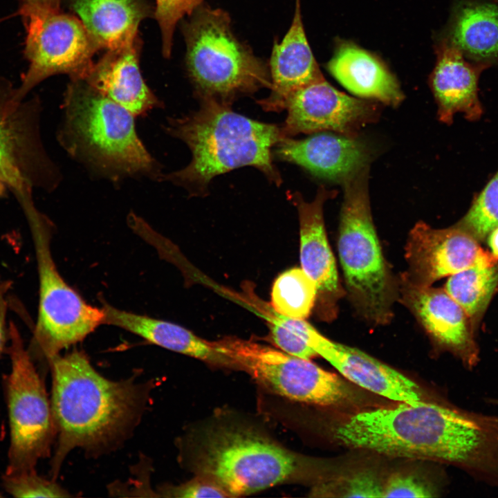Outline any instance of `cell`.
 Instances as JSON below:
<instances>
[{
	"label": "cell",
	"mask_w": 498,
	"mask_h": 498,
	"mask_svg": "<svg viewBox=\"0 0 498 498\" xmlns=\"http://www.w3.org/2000/svg\"><path fill=\"white\" fill-rule=\"evenodd\" d=\"M344 445L455 465L498 488V416L443 403H403L359 412L337 425Z\"/></svg>",
	"instance_id": "6da1fadb"
},
{
	"label": "cell",
	"mask_w": 498,
	"mask_h": 498,
	"mask_svg": "<svg viewBox=\"0 0 498 498\" xmlns=\"http://www.w3.org/2000/svg\"><path fill=\"white\" fill-rule=\"evenodd\" d=\"M47 360L52 374L50 405L57 436L51 463L55 479L71 450L102 448L123 437L144 409L146 388L133 380L106 378L79 351L59 353Z\"/></svg>",
	"instance_id": "7a4b0ae2"
},
{
	"label": "cell",
	"mask_w": 498,
	"mask_h": 498,
	"mask_svg": "<svg viewBox=\"0 0 498 498\" xmlns=\"http://www.w3.org/2000/svg\"><path fill=\"white\" fill-rule=\"evenodd\" d=\"M56 138L91 176L115 185L127 179L160 182V163L138 135L136 117L84 79L71 80Z\"/></svg>",
	"instance_id": "3957f363"
},
{
	"label": "cell",
	"mask_w": 498,
	"mask_h": 498,
	"mask_svg": "<svg viewBox=\"0 0 498 498\" xmlns=\"http://www.w3.org/2000/svg\"><path fill=\"white\" fill-rule=\"evenodd\" d=\"M199 110L179 118H168L165 131L181 140L192 159L183 169L164 173L160 182H170L190 194H203L216 176L252 166L277 185L282 183L273 164L271 149L284 137L277 125L248 118L230 104L201 98Z\"/></svg>",
	"instance_id": "277c9868"
},
{
	"label": "cell",
	"mask_w": 498,
	"mask_h": 498,
	"mask_svg": "<svg viewBox=\"0 0 498 498\" xmlns=\"http://www.w3.org/2000/svg\"><path fill=\"white\" fill-rule=\"evenodd\" d=\"M192 465L230 497L250 495L286 481L305 479L311 461L248 428L208 430L195 447Z\"/></svg>",
	"instance_id": "5b68a950"
},
{
	"label": "cell",
	"mask_w": 498,
	"mask_h": 498,
	"mask_svg": "<svg viewBox=\"0 0 498 498\" xmlns=\"http://www.w3.org/2000/svg\"><path fill=\"white\" fill-rule=\"evenodd\" d=\"M368 166L343 183L338 250L349 298L366 321L387 324L393 315V278L374 225Z\"/></svg>",
	"instance_id": "8992f818"
},
{
	"label": "cell",
	"mask_w": 498,
	"mask_h": 498,
	"mask_svg": "<svg viewBox=\"0 0 498 498\" xmlns=\"http://www.w3.org/2000/svg\"><path fill=\"white\" fill-rule=\"evenodd\" d=\"M183 23L185 63L196 94L230 104L241 94L271 87L269 68L234 34L228 14L200 5Z\"/></svg>",
	"instance_id": "52a82bcc"
},
{
	"label": "cell",
	"mask_w": 498,
	"mask_h": 498,
	"mask_svg": "<svg viewBox=\"0 0 498 498\" xmlns=\"http://www.w3.org/2000/svg\"><path fill=\"white\" fill-rule=\"evenodd\" d=\"M42 111L37 97L19 99L17 87L0 77V181L23 211L35 205V190L52 192L62 180L42 140Z\"/></svg>",
	"instance_id": "ba28073f"
},
{
	"label": "cell",
	"mask_w": 498,
	"mask_h": 498,
	"mask_svg": "<svg viewBox=\"0 0 498 498\" xmlns=\"http://www.w3.org/2000/svg\"><path fill=\"white\" fill-rule=\"evenodd\" d=\"M39 277V306L32 349L46 360L84 340L103 324L104 313L86 303L59 274L50 249L52 223L39 210L26 217Z\"/></svg>",
	"instance_id": "9c48e42d"
},
{
	"label": "cell",
	"mask_w": 498,
	"mask_h": 498,
	"mask_svg": "<svg viewBox=\"0 0 498 498\" xmlns=\"http://www.w3.org/2000/svg\"><path fill=\"white\" fill-rule=\"evenodd\" d=\"M10 371L5 379L10 441L5 473L35 469L56 436L44 383L14 322L8 324Z\"/></svg>",
	"instance_id": "30bf717a"
},
{
	"label": "cell",
	"mask_w": 498,
	"mask_h": 498,
	"mask_svg": "<svg viewBox=\"0 0 498 498\" xmlns=\"http://www.w3.org/2000/svg\"><path fill=\"white\" fill-rule=\"evenodd\" d=\"M216 349L242 370L273 391L293 400L333 406L354 399L349 386L340 377L311 360L250 340L226 337L214 341Z\"/></svg>",
	"instance_id": "8fae6325"
},
{
	"label": "cell",
	"mask_w": 498,
	"mask_h": 498,
	"mask_svg": "<svg viewBox=\"0 0 498 498\" xmlns=\"http://www.w3.org/2000/svg\"><path fill=\"white\" fill-rule=\"evenodd\" d=\"M19 12L26 24L28 68L17 86L19 99L27 98L34 87L54 75L67 74L71 80L87 76L99 48L75 15L28 4Z\"/></svg>",
	"instance_id": "7c38bea8"
},
{
	"label": "cell",
	"mask_w": 498,
	"mask_h": 498,
	"mask_svg": "<svg viewBox=\"0 0 498 498\" xmlns=\"http://www.w3.org/2000/svg\"><path fill=\"white\" fill-rule=\"evenodd\" d=\"M285 108L288 116L281 128L284 137L322 131L356 137L379 113L375 102L349 96L324 77L293 92Z\"/></svg>",
	"instance_id": "4fadbf2b"
},
{
	"label": "cell",
	"mask_w": 498,
	"mask_h": 498,
	"mask_svg": "<svg viewBox=\"0 0 498 498\" xmlns=\"http://www.w3.org/2000/svg\"><path fill=\"white\" fill-rule=\"evenodd\" d=\"M405 258L409 271L403 277L423 286L474 266L498 263L479 241L457 225L435 229L423 221L417 222L409 233Z\"/></svg>",
	"instance_id": "5bb4252c"
},
{
	"label": "cell",
	"mask_w": 498,
	"mask_h": 498,
	"mask_svg": "<svg viewBox=\"0 0 498 498\" xmlns=\"http://www.w3.org/2000/svg\"><path fill=\"white\" fill-rule=\"evenodd\" d=\"M402 299L432 339L456 356L468 370L479 360V347L470 318L443 289L414 284L402 277Z\"/></svg>",
	"instance_id": "9a60e30c"
},
{
	"label": "cell",
	"mask_w": 498,
	"mask_h": 498,
	"mask_svg": "<svg viewBox=\"0 0 498 498\" xmlns=\"http://www.w3.org/2000/svg\"><path fill=\"white\" fill-rule=\"evenodd\" d=\"M335 194V191L321 186L315 199L310 203L304 201L299 193L291 196L299 215L301 268L315 283V306L319 317L324 321L335 317L338 303L344 294L323 216L324 202Z\"/></svg>",
	"instance_id": "2e32d148"
},
{
	"label": "cell",
	"mask_w": 498,
	"mask_h": 498,
	"mask_svg": "<svg viewBox=\"0 0 498 498\" xmlns=\"http://www.w3.org/2000/svg\"><path fill=\"white\" fill-rule=\"evenodd\" d=\"M308 344L343 376L368 391L401 403L422 401L416 383L357 348L332 341L314 327Z\"/></svg>",
	"instance_id": "e0dca14e"
},
{
	"label": "cell",
	"mask_w": 498,
	"mask_h": 498,
	"mask_svg": "<svg viewBox=\"0 0 498 498\" xmlns=\"http://www.w3.org/2000/svg\"><path fill=\"white\" fill-rule=\"evenodd\" d=\"M275 150L282 160L297 164L315 176L343 183L368 166L369 153L356 137L330 131L302 140L283 137Z\"/></svg>",
	"instance_id": "ac0fdd59"
},
{
	"label": "cell",
	"mask_w": 498,
	"mask_h": 498,
	"mask_svg": "<svg viewBox=\"0 0 498 498\" xmlns=\"http://www.w3.org/2000/svg\"><path fill=\"white\" fill-rule=\"evenodd\" d=\"M138 39L120 47L107 50L84 79L136 118L164 107L141 75Z\"/></svg>",
	"instance_id": "d6986e66"
},
{
	"label": "cell",
	"mask_w": 498,
	"mask_h": 498,
	"mask_svg": "<svg viewBox=\"0 0 498 498\" xmlns=\"http://www.w3.org/2000/svg\"><path fill=\"white\" fill-rule=\"evenodd\" d=\"M488 67L466 61L461 51L450 41L442 43L430 77L441 122L451 124L456 113H463L470 120L481 116L478 80L481 73Z\"/></svg>",
	"instance_id": "ffe728a7"
},
{
	"label": "cell",
	"mask_w": 498,
	"mask_h": 498,
	"mask_svg": "<svg viewBox=\"0 0 498 498\" xmlns=\"http://www.w3.org/2000/svg\"><path fill=\"white\" fill-rule=\"evenodd\" d=\"M269 68L271 93L259 102L266 111L285 109L293 92L324 77L305 34L299 0L289 29L282 42L273 46Z\"/></svg>",
	"instance_id": "44dd1931"
},
{
	"label": "cell",
	"mask_w": 498,
	"mask_h": 498,
	"mask_svg": "<svg viewBox=\"0 0 498 498\" xmlns=\"http://www.w3.org/2000/svg\"><path fill=\"white\" fill-rule=\"evenodd\" d=\"M103 324L120 327L150 343L184 354L212 365L237 369L234 362L214 344L191 331L172 322L120 310L109 304L102 307Z\"/></svg>",
	"instance_id": "7402d4cb"
},
{
	"label": "cell",
	"mask_w": 498,
	"mask_h": 498,
	"mask_svg": "<svg viewBox=\"0 0 498 498\" xmlns=\"http://www.w3.org/2000/svg\"><path fill=\"white\" fill-rule=\"evenodd\" d=\"M69 6L99 50L134 41L140 23L152 13L147 0H69Z\"/></svg>",
	"instance_id": "603a6c76"
},
{
	"label": "cell",
	"mask_w": 498,
	"mask_h": 498,
	"mask_svg": "<svg viewBox=\"0 0 498 498\" xmlns=\"http://www.w3.org/2000/svg\"><path fill=\"white\" fill-rule=\"evenodd\" d=\"M329 73L353 95L392 107L404 96L393 75L374 56L350 43H342L327 64Z\"/></svg>",
	"instance_id": "cb8c5ba5"
},
{
	"label": "cell",
	"mask_w": 498,
	"mask_h": 498,
	"mask_svg": "<svg viewBox=\"0 0 498 498\" xmlns=\"http://www.w3.org/2000/svg\"><path fill=\"white\" fill-rule=\"evenodd\" d=\"M449 41L471 62L498 64V4L461 0L456 5Z\"/></svg>",
	"instance_id": "d4e9b609"
},
{
	"label": "cell",
	"mask_w": 498,
	"mask_h": 498,
	"mask_svg": "<svg viewBox=\"0 0 498 498\" xmlns=\"http://www.w3.org/2000/svg\"><path fill=\"white\" fill-rule=\"evenodd\" d=\"M444 290L463 308L476 328L498 290V263L474 266L453 274Z\"/></svg>",
	"instance_id": "484cf974"
},
{
	"label": "cell",
	"mask_w": 498,
	"mask_h": 498,
	"mask_svg": "<svg viewBox=\"0 0 498 498\" xmlns=\"http://www.w3.org/2000/svg\"><path fill=\"white\" fill-rule=\"evenodd\" d=\"M317 288L302 268H292L280 274L271 290V306L285 317L306 320L315 306Z\"/></svg>",
	"instance_id": "4316f807"
},
{
	"label": "cell",
	"mask_w": 498,
	"mask_h": 498,
	"mask_svg": "<svg viewBox=\"0 0 498 498\" xmlns=\"http://www.w3.org/2000/svg\"><path fill=\"white\" fill-rule=\"evenodd\" d=\"M458 226L471 234L477 241L486 239L498 226V172L477 196Z\"/></svg>",
	"instance_id": "83f0119b"
},
{
	"label": "cell",
	"mask_w": 498,
	"mask_h": 498,
	"mask_svg": "<svg viewBox=\"0 0 498 498\" xmlns=\"http://www.w3.org/2000/svg\"><path fill=\"white\" fill-rule=\"evenodd\" d=\"M383 483L375 472L361 470L329 479L314 489V496L382 497Z\"/></svg>",
	"instance_id": "f1b7e54d"
},
{
	"label": "cell",
	"mask_w": 498,
	"mask_h": 498,
	"mask_svg": "<svg viewBox=\"0 0 498 498\" xmlns=\"http://www.w3.org/2000/svg\"><path fill=\"white\" fill-rule=\"evenodd\" d=\"M3 485L15 497H66L67 492L55 481L37 474L35 469L6 474L2 477Z\"/></svg>",
	"instance_id": "f546056e"
},
{
	"label": "cell",
	"mask_w": 498,
	"mask_h": 498,
	"mask_svg": "<svg viewBox=\"0 0 498 498\" xmlns=\"http://www.w3.org/2000/svg\"><path fill=\"white\" fill-rule=\"evenodd\" d=\"M203 0H155L154 16L160 29L162 51L165 57L171 55L173 35L177 23L190 15Z\"/></svg>",
	"instance_id": "4dcf8cb0"
},
{
	"label": "cell",
	"mask_w": 498,
	"mask_h": 498,
	"mask_svg": "<svg viewBox=\"0 0 498 498\" xmlns=\"http://www.w3.org/2000/svg\"><path fill=\"white\" fill-rule=\"evenodd\" d=\"M248 303L266 321L271 338L280 350L296 357L311 360L317 353L299 336L273 318L250 298Z\"/></svg>",
	"instance_id": "1f68e13d"
},
{
	"label": "cell",
	"mask_w": 498,
	"mask_h": 498,
	"mask_svg": "<svg viewBox=\"0 0 498 498\" xmlns=\"http://www.w3.org/2000/svg\"><path fill=\"white\" fill-rule=\"evenodd\" d=\"M436 495L434 487L413 474L394 473L383 483L382 497H431Z\"/></svg>",
	"instance_id": "d6a6232c"
},
{
	"label": "cell",
	"mask_w": 498,
	"mask_h": 498,
	"mask_svg": "<svg viewBox=\"0 0 498 498\" xmlns=\"http://www.w3.org/2000/svg\"><path fill=\"white\" fill-rule=\"evenodd\" d=\"M160 492L167 497H230L217 483L201 476L178 486L163 487Z\"/></svg>",
	"instance_id": "836d02e7"
},
{
	"label": "cell",
	"mask_w": 498,
	"mask_h": 498,
	"mask_svg": "<svg viewBox=\"0 0 498 498\" xmlns=\"http://www.w3.org/2000/svg\"><path fill=\"white\" fill-rule=\"evenodd\" d=\"M12 282L0 276V355L8 338V326H6L7 299L6 295L11 288Z\"/></svg>",
	"instance_id": "e575fe53"
},
{
	"label": "cell",
	"mask_w": 498,
	"mask_h": 498,
	"mask_svg": "<svg viewBox=\"0 0 498 498\" xmlns=\"http://www.w3.org/2000/svg\"><path fill=\"white\" fill-rule=\"evenodd\" d=\"M486 238L490 252L498 261V226L493 228Z\"/></svg>",
	"instance_id": "d590c367"
},
{
	"label": "cell",
	"mask_w": 498,
	"mask_h": 498,
	"mask_svg": "<svg viewBox=\"0 0 498 498\" xmlns=\"http://www.w3.org/2000/svg\"><path fill=\"white\" fill-rule=\"evenodd\" d=\"M23 4L46 8H59L61 0H21Z\"/></svg>",
	"instance_id": "8d00e7d4"
},
{
	"label": "cell",
	"mask_w": 498,
	"mask_h": 498,
	"mask_svg": "<svg viewBox=\"0 0 498 498\" xmlns=\"http://www.w3.org/2000/svg\"><path fill=\"white\" fill-rule=\"evenodd\" d=\"M8 192L6 185L0 181V197L5 196Z\"/></svg>",
	"instance_id": "74e56055"
},
{
	"label": "cell",
	"mask_w": 498,
	"mask_h": 498,
	"mask_svg": "<svg viewBox=\"0 0 498 498\" xmlns=\"http://www.w3.org/2000/svg\"><path fill=\"white\" fill-rule=\"evenodd\" d=\"M486 401L488 404L498 407V398H487Z\"/></svg>",
	"instance_id": "f35d334b"
}]
</instances>
